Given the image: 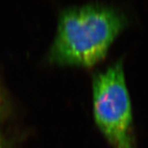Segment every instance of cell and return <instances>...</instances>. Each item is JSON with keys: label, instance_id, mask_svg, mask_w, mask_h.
I'll return each instance as SVG.
<instances>
[{"label": "cell", "instance_id": "cell-1", "mask_svg": "<svg viewBox=\"0 0 148 148\" xmlns=\"http://www.w3.org/2000/svg\"><path fill=\"white\" fill-rule=\"evenodd\" d=\"M128 23L122 10L103 3L62 9L47 59L59 66L93 67L104 59Z\"/></svg>", "mask_w": 148, "mask_h": 148}, {"label": "cell", "instance_id": "cell-2", "mask_svg": "<svg viewBox=\"0 0 148 148\" xmlns=\"http://www.w3.org/2000/svg\"><path fill=\"white\" fill-rule=\"evenodd\" d=\"M93 112L112 148H136L131 101L122 61L97 72L92 82Z\"/></svg>", "mask_w": 148, "mask_h": 148}, {"label": "cell", "instance_id": "cell-3", "mask_svg": "<svg viewBox=\"0 0 148 148\" xmlns=\"http://www.w3.org/2000/svg\"><path fill=\"white\" fill-rule=\"evenodd\" d=\"M0 148H5V145H4V142L1 138V136H0Z\"/></svg>", "mask_w": 148, "mask_h": 148}, {"label": "cell", "instance_id": "cell-4", "mask_svg": "<svg viewBox=\"0 0 148 148\" xmlns=\"http://www.w3.org/2000/svg\"><path fill=\"white\" fill-rule=\"evenodd\" d=\"M2 104H3V99H2V95L0 93V108L2 107Z\"/></svg>", "mask_w": 148, "mask_h": 148}]
</instances>
